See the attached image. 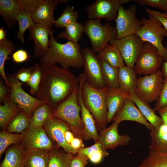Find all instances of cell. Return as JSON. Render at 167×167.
Here are the masks:
<instances>
[{"label": "cell", "instance_id": "cell-1", "mask_svg": "<svg viewBox=\"0 0 167 167\" xmlns=\"http://www.w3.org/2000/svg\"><path fill=\"white\" fill-rule=\"evenodd\" d=\"M40 64L42 67L41 80L38 91L35 95L53 111L79 86L78 78L67 69L55 64Z\"/></svg>", "mask_w": 167, "mask_h": 167}, {"label": "cell", "instance_id": "cell-2", "mask_svg": "<svg viewBox=\"0 0 167 167\" xmlns=\"http://www.w3.org/2000/svg\"><path fill=\"white\" fill-rule=\"evenodd\" d=\"M54 30L51 32L49 48L40 57V63L55 64L59 63L62 68L65 69L70 67L75 68L83 67L82 49L78 43L68 41L65 44L58 42L54 37Z\"/></svg>", "mask_w": 167, "mask_h": 167}, {"label": "cell", "instance_id": "cell-3", "mask_svg": "<svg viewBox=\"0 0 167 167\" xmlns=\"http://www.w3.org/2000/svg\"><path fill=\"white\" fill-rule=\"evenodd\" d=\"M78 78L81 97L87 108L93 116L97 131L105 128L108 111L106 102V95L108 88H95L87 82L84 73Z\"/></svg>", "mask_w": 167, "mask_h": 167}, {"label": "cell", "instance_id": "cell-4", "mask_svg": "<svg viewBox=\"0 0 167 167\" xmlns=\"http://www.w3.org/2000/svg\"><path fill=\"white\" fill-rule=\"evenodd\" d=\"M78 88L79 86L67 100L53 111L52 116L64 121L75 137L86 140L84 125L80 115V108L78 101Z\"/></svg>", "mask_w": 167, "mask_h": 167}, {"label": "cell", "instance_id": "cell-5", "mask_svg": "<svg viewBox=\"0 0 167 167\" xmlns=\"http://www.w3.org/2000/svg\"><path fill=\"white\" fill-rule=\"evenodd\" d=\"M84 32L90 41L91 49L95 54L104 49L109 43L115 39L117 35L116 27L108 22L103 25L99 19L86 20Z\"/></svg>", "mask_w": 167, "mask_h": 167}, {"label": "cell", "instance_id": "cell-6", "mask_svg": "<svg viewBox=\"0 0 167 167\" xmlns=\"http://www.w3.org/2000/svg\"><path fill=\"white\" fill-rule=\"evenodd\" d=\"M142 25L136 35L144 43L148 42L155 47L159 51L165 61L167 58V48L163 44L165 37H167V31L157 20L149 16L148 19L142 17Z\"/></svg>", "mask_w": 167, "mask_h": 167}, {"label": "cell", "instance_id": "cell-7", "mask_svg": "<svg viewBox=\"0 0 167 167\" xmlns=\"http://www.w3.org/2000/svg\"><path fill=\"white\" fill-rule=\"evenodd\" d=\"M164 78L159 69L155 72L138 78L136 94L146 104L157 100L161 95Z\"/></svg>", "mask_w": 167, "mask_h": 167}, {"label": "cell", "instance_id": "cell-8", "mask_svg": "<svg viewBox=\"0 0 167 167\" xmlns=\"http://www.w3.org/2000/svg\"><path fill=\"white\" fill-rule=\"evenodd\" d=\"M7 79L10 86L11 99L31 118L35 110L45 104L44 102L25 92L22 87L23 83L16 78L15 74L9 75Z\"/></svg>", "mask_w": 167, "mask_h": 167}, {"label": "cell", "instance_id": "cell-9", "mask_svg": "<svg viewBox=\"0 0 167 167\" xmlns=\"http://www.w3.org/2000/svg\"><path fill=\"white\" fill-rule=\"evenodd\" d=\"M163 61L157 49L152 44L145 42L134 69L137 75H150L159 69Z\"/></svg>", "mask_w": 167, "mask_h": 167}, {"label": "cell", "instance_id": "cell-10", "mask_svg": "<svg viewBox=\"0 0 167 167\" xmlns=\"http://www.w3.org/2000/svg\"><path fill=\"white\" fill-rule=\"evenodd\" d=\"M137 11V7L135 4L131 5L126 10L122 5L120 6L115 19L117 30L115 39L136 34L142 25L141 19H138L136 16Z\"/></svg>", "mask_w": 167, "mask_h": 167}, {"label": "cell", "instance_id": "cell-11", "mask_svg": "<svg viewBox=\"0 0 167 167\" xmlns=\"http://www.w3.org/2000/svg\"><path fill=\"white\" fill-rule=\"evenodd\" d=\"M118 49L126 65L134 69L144 43L137 35L115 39L109 43Z\"/></svg>", "mask_w": 167, "mask_h": 167}, {"label": "cell", "instance_id": "cell-12", "mask_svg": "<svg viewBox=\"0 0 167 167\" xmlns=\"http://www.w3.org/2000/svg\"><path fill=\"white\" fill-rule=\"evenodd\" d=\"M81 53L84 61V73L87 82L95 88L101 89L105 87L99 61L95 54L88 48L82 49Z\"/></svg>", "mask_w": 167, "mask_h": 167}, {"label": "cell", "instance_id": "cell-13", "mask_svg": "<svg viewBox=\"0 0 167 167\" xmlns=\"http://www.w3.org/2000/svg\"><path fill=\"white\" fill-rule=\"evenodd\" d=\"M43 126L49 137L56 143L58 147L62 148L66 152L74 156L77 154L78 151L65 140V132L70 129L66 122L51 116L46 121Z\"/></svg>", "mask_w": 167, "mask_h": 167}, {"label": "cell", "instance_id": "cell-14", "mask_svg": "<svg viewBox=\"0 0 167 167\" xmlns=\"http://www.w3.org/2000/svg\"><path fill=\"white\" fill-rule=\"evenodd\" d=\"M22 134V141L27 150H41L50 152L58 148L54 146L43 126L27 129Z\"/></svg>", "mask_w": 167, "mask_h": 167}, {"label": "cell", "instance_id": "cell-15", "mask_svg": "<svg viewBox=\"0 0 167 167\" xmlns=\"http://www.w3.org/2000/svg\"><path fill=\"white\" fill-rule=\"evenodd\" d=\"M120 0H96L85 9L89 19L103 18L109 21L115 20L118 14Z\"/></svg>", "mask_w": 167, "mask_h": 167}, {"label": "cell", "instance_id": "cell-16", "mask_svg": "<svg viewBox=\"0 0 167 167\" xmlns=\"http://www.w3.org/2000/svg\"><path fill=\"white\" fill-rule=\"evenodd\" d=\"M28 30V40H32L34 43V54L38 58L41 57L49 48L51 28L43 24H36Z\"/></svg>", "mask_w": 167, "mask_h": 167}, {"label": "cell", "instance_id": "cell-17", "mask_svg": "<svg viewBox=\"0 0 167 167\" xmlns=\"http://www.w3.org/2000/svg\"><path fill=\"white\" fill-rule=\"evenodd\" d=\"M119 123L113 121L109 127L100 131L99 141L105 149H114L120 146H126L131 141L129 135L119 134L118 128Z\"/></svg>", "mask_w": 167, "mask_h": 167}, {"label": "cell", "instance_id": "cell-18", "mask_svg": "<svg viewBox=\"0 0 167 167\" xmlns=\"http://www.w3.org/2000/svg\"><path fill=\"white\" fill-rule=\"evenodd\" d=\"M113 121L119 123L125 121H134L142 124L150 131L154 128L144 118L139 109L135 106V103L130 99L125 101Z\"/></svg>", "mask_w": 167, "mask_h": 167}, {"label": "cell", "instance_id": "cell-19", "mask_svg": "<svg viewBox=\"0 0 167 167\" xmlns=\"http://www.w3.org/2000/svg\"><path fill=\"white\" fill-rule=\"evenodd\" d=\"M66 0H44L43 2L32 14L36 24H43L52 28L55 24L54 16L55 9L59 3H67Z\"/></svg>", "mask_w": 167, "mask_h": 167}, {"label": "cell", "instance_id": "cell-20", "mask_svg": "<svg viewBox=\"0 0 167 167\" xmlns=\"http://www.w3.org/2000/svg\"><path fill=\"white\" fill-rule=\"evenodd\" d=\"M130 93L119 88H108L106 95V102L108 109L107 123L111 122L123 106L125 101L129 99Z\"/></svg>", "mask_w": 167, "mask_h": 167}, {"label": "cell", "instance_id": "cell-21", "mask_svg": "<svg viewBox=\"0 0 167 167\" xmlns=\"http://www.w3.org/2000/svg\"><path fill=\"white\" fill-rule=\"evenodd\" d=\"M77 98L80 108L81 118L84 125V134L86 140L92 139L95 143L99 141V134L97 132L95 120L83 101L79 86Z\"/></svg>", "mask_w": 167, "mask_h": 167}, {"label": "cell", "instance_id": "cell-22", "mask_svg": "<svg viewBox=\"0 0 167 167\" xmlns=\"http://www.w3.org/2000/svg\"><path fill=\"white\" fill-rule=\"evenodd\" d=\"M21 11L16 0H0V15L8 28L16 25L18 16Z\"/></svg>", "mask_w": 167, "mask_h": 167}, {"label": "cell", "instance_id": "cell-23", "mask_svg": "<svg viewBox=\"0 0 167 167\" xmlns=\"http://www.w3.org/2000/svg\"><path fill=\"white\" fill-rule=\"evenodd\" d=\"M134 69L124 65L118 68L119 88L130 94H136L137 80Z\"/></svg>", "mask_w": 167, "mask_h": 167}, {"label": "cell", "instance_id": "cell-24", "mask_svg": "<svg viewBox=\"0 0 167 167\" xmlns=\"http://www.w3.org/2000/svg\"><path fill=\"white\" fill-rule=\"evenodd\" d=\"M149 135L151 143L148 149L150 151L167 152V126L165 123L150 130Z\"/></svg>", "mask_w": 167, "mask_h": 167}, {"label": "cell", "instance_id": "cell-25", "mask_svg": "<svg viewBox=\"0 0 167 167\" xmlns=\"http://www.w3.org/2000/svg\"><path fill=\"white\" fill-rule=\"evenodd\" d=\"M26 151L23 146L15 145L8 148L0 167H24Z\"/></svg>", "mask_w": 167, "mask_h": 167}, {"label": "cell", "instance_id": "cell-26", "mask_svg": "<svg viewBox=\"0 0 167 167\" xmlns=\"http://www.w3.org/2000/svg\"><path fill=\"white\" fill-rule=\"evenodd\" d=\"M130 99L135 103L146 119L154 127L157 128L164 122L161 118L155 113L148 104L141 100L135 94H130Z\"/></svg>", "mask_w": 167, "mask_h": 167}, {"label": "cell", "instance_id": "cell-27", "mask_svg": "<svg viewBox=\"0 0 167 167\" xmlns=\"http://www.w3.org/2000/svg\"><path fill=\"white\" fill-rule=\"evenodd\" d=\"M24 167H48L49 152L41 150H26Z\"/></svg>", "mask_w": 167, "mask_h": 167}, {"label": "cell", "instance_id": "cell-28", "mask_svg": "<svg viewBox=\"0 0 167 167\" xmlns=\"http://www.w3.org/2000/svg\"><path fill=\"white\" fill-rule=\"evenodd\" d=\"M96 55L98 59L103 60L116 68L125 65L119 51L115 45H108Z\"/></svg>", "mask_w": 167, "mask_h": 167}, {"label": "cell", "instance_id": "cell-29", "mask_svg": "<svg viewBox=\"0 0 167 167\" xmlns=\"http://www.w3.org/2000/svg\"><path fill=\"white\" fill-rule=\"evenodd\" d=\"M0 105V126L4 130L12 119L21 110L19 106L10 97Z\"/></svg>", "mask_w": 167, "mask_h": 167}, {"label": "cell", "instance_id": "cell-30", "mask_svg": "<svg viewBox=\"0 0 167 167\" xmlns=\"http://www.w3.org/2000/svg\"><path fill=\"white\" fill-rule=\"evenodd\" d=\"M98 60L105 86L109 88H118V68L111 66L103 60Z\"/></svg>", "mask_w": 167, "mask_h": 167}, {"label": "cell", "instance_id": "cell-31", "mask_svg": "<svg viewBox=\"0 0 167 167\" xmlns=\"http://www.w3.org/2000/svg\"><path fill=\"white\" fill-rule=\"evenodd\" d=\"M78 153L87 156L90 161L94 164L100 163L109 155L99 141L95 143L93 145L90 147L83 148L79 150Z\"/></svg>", "mask_w": 167, "mask_h": 167}, {"label": "cell", "instance_id": "cell-32", "mask_svg": "<svg viewBox=\"0 0 167 167\" xmlns=\"http://www.w3.org/2000/svg\"><path fill=\"white\" fill-rule=\"evenodd\" d=\"M15 49V44L9 39L6 38L0 41V74L9 88L10 86L5 72L4 64L5 61L9 59V55L12 54Z\"/></svg>", "mask_w": 167, "mask_h": 167}, {"label": "cell", "instance_id": "cell-33", "mask_svg": "<svg viewBox=\"0 0 167 167\" xmlns=\"http://www.w3.org/2000/svg\"><path fill=\"white\" fill-rule=\"evenodd\" d=\"M52 110L47 104L45 103L39 106L34 111L27 129L42 127L47 120L52 116Z\"/></svg>", "mask_w": 167, "mask_h": 167}, {"label": "cell", "instance_id": "cell-34", "mask_svg": "<svg viewBox=\"0 0 167 167\" xmlns=\"http://www.w3.org/2000/svg\"><path fill=\"white\" fill-rule=\"evenodd\" d=\"M74 156L57 148L49 152L48 167H70Z\"/></svg>", "mask_w": 167, "mask_h": 167}, {"label": "cell", "instance_id": "cell-35", "mask_svg": "<svg viewBox=\"0 0 167 167\" xmlns=\"http://www.w3.org/2000/svg\"><path fill=\"white\" fill-rule=\"evenodd\" d=\"M31 118L21 110L10 121L7 126V132L21 134L28 128Z\"/></svg>", "mask_w": 167, "mask_h": 167}, {"label": "cell", "instance_id": "cell-36", "mask_svg": "<svg viewBox=\"0 0 167 167\" xmlns=\"http://www.w3.org/2000/svg\"><path fill=\"white\" fill-rule=\"evenodd\" d=\"M65 28V30L61 32L56 38H62L68 41L78 43L84 32V26L77 22L69 24Z\"/></svg>", "mask_w": 167, "mask_h": 167}, {"label": "cell", "instance_id": "cell-37", "mask_svg": "<svg viewBox=\"0 0 167 167\" xmlns=\"http://www.w3.org/2000/svg\"><path fill=\"white\" fill-rule=\"evenodd\" d=\"M138 167H167V152L160 153L150 151Z\"/></svg>", "mask_w": 167, "mask_h": 167}, {"label": "cell", "instance_id": "cell-38", "mask_svg": "<svg viewBox=\"0 0 167 167\" xmlns=\"http://www.w3.org/2000/svg\"><path fill=\"white\" fill-rule=\"evenodd\" d=\"M19 29L16 37L22 43L24 42V34L26 30L34 25L36 23L33 19L32 13L22 10L18 18Z\"/></svg>", "mask_w": 167, "mask_h": 167}, {"label": "cell", "instance_id": "cell-39", "mask_svg": "<svg viewBox=\"0 0 167 167\" xmlns=\"http://www.w3.org/2000/svg\"><path fill=\"white\" fill-rule=\"evenodd\" d=\"M79 11L74 6H68L63 11L60 16L55 20V25L57 28H65L69 24L77 22Z\"/></svg>", "mask_w": 167, "mask_h": 167}, {"label": "cell", "instance_id": "cell-40", "mask_svg": "<svg viewBox=\"0 0 167 167\" xmlns=\"http://www.w3.org/2000/svg\"><path fill=\"white\" fill-rule=\"evenodd\" d=\"M22 134L10 133L3 130L0 133V157L10 145L22 141Z\"/></svg>", "mask_w": 167, "mask_h": 167}, {"label": "cell", "instance_id": "cell-41", "mask_svg": "<svg viewBox=\"0 0 167 167\" xmlns=\"http://www.w3.org/2000/svg\"><path fill=\"white\" fill-rule=\"evenodd\" d=\"M33 67L31 75L27 84L30 87L31 93L35 95L38 91L41 78L42 67L40 64H36Z\"/></svg>", "mask_w": 167, "mask_h": 167}, {"label": "cell", "instance_id": "cell-42", "mask_svg": "<svg viewBox=\"0 0 167 167\" xmlns=\"http://www.w3.org/2000/svg\"><path fill=\"white\" fill-rule=\"evenodd\" d=\"M22 10L33 13L44 0H16Z\"/></svg>", "mask_w": 167, "mask_h": 167}, {"label": "cell", "instance_id": "cell-43", "mask_svg": "<svg viewBox=\"0 0 167 167\" xmlns=\"http://www.w3.org/2000/svg\"><path fill=\"white\" fill-rule=\"evenodd\" d=\"M167 106V77L164 79L162 91L156 104L154 109L155 111L163 107Z\"/></svg>", "mask_w": 167, "mask_h": 167}, {"label": "cell", "instance_id": "cell-44", "mask_svg": "<svg viewBox=\"0 0 167 167\" xmlns=\"http://www.w3.org/2000/svg\"><path fill=\"white\" fill-rule=\"evenodd\" d=\"M145 11L149 16H151L159 21L167 31V13L146 8Z\"/></svg>", "mask_w": 167, "mask_h": 167}, {"label": "cell", "instance_id": "cell-45", "mask_svg": "<svg viewBox=\"0 0 167 167\" xmlns=\"http://www.w3.org/2000/svg\"><path fill=\"white\" fill-rule=\"evenodd\" d=\"M133 1L140 5H148L165 11L166 0H134Z\"/></svg>", "mask_w": 167, "mask_h": 167}, {"label": "cell", "instance_id": "cell-46", "mask_svg": "<svg viewBox=\"0 0 167 167\" xmlns=\"http://www.w3.org/2000/svg\"><path fill=\"white\" fill-rule=\"evenodd\" d=\"M33 67L22 68L17 71L15 75L16 78L22 83H27L32 74Z\"/></svg>", "mask_w": 167, "mask_h": 167}, {"label": "cell", "instance_id": "cell-47", "mask_svg": "<svg viewBox=\"0 0 167 167\" xmlns=\"http://www.w3.org/2000/svg\"><path fill=\"white\" fill-rule=\"evenodd\" d=\"M31 57L27 51L20 49L14 52L11 58L14 62L20 63L28 61Z\"/></svg>", "mask_w": 167, "mask_h": 167}, {"label": "cell", "instance_id": "cell-48", "mask_svg": "<svg viewBox=\"0 0 167 167\" xmlns=\"http://www.w3.org/2000/svg\"><path fill=\"white\" fill-rule=\"evenodd\" d=\"M88 157L82 154L77 153L72 158L70 167H85L88 164Z\"/></svg>", "mask_w": 167, "mask_h": 167}, {"label": "cell", "instance_id": "cell-49", "mask_svg": "<svg viewBox=\"0 0 167 167\" xmlns=\"http://www.w3.org/2000/svg\"><path fill=\"white\" fill-rule=\"evenodd\" d=\"M10 88L2 80L0 81V102L1 104L10 97Z\"/></svg>", "mask_w": 167, "mask_h": 167}, {"label": "cell", "instance_id": "cell-50", "mask_svg": "<svg viewBox=\"0 0 167 167\" xmlns=\"http://www.w3.org/2000/svg\"><path fill=\"white\" fill-rule=\"evenodd\" d=\"M70 145L74 149L78 151L84 147L83 139L75 137L71 142Z\"/></svg>", "mask_w": 167, "mask_h": 167}, {"label": "cell", "instance_id": "cell-51", "mask_svg": "<svg viewBox=\"0 0 167 167\" xmlns=\"http://www.w3.org/2000/svg\"><path fill=\"white\" fill-rule=\"evenodd\" d=\"M157 111L164 123L167 126V106L161 108Z\"/></svg>", "mask_w": 167, "mask_h": 167}, {"label": "cell", "instance_id": "cell-52", "mask_svg": "<svg viewBox=\"0 0 167 167\" xmlns=\"http://www.w3.org/2000/svg\"><path fill=\"white\" fill-rule=\"evenodd\" d=\"M64 137L66 142L70 145L71 142L75 137V136L70 129H68L65 132Z\"/></svg>", "mask_w": 167, "mask_h": 167}, {"label": "cell", "instance_id": "cell-53", "mask_svg": "<svg viewBox=\"0 0 167 167\" xmlns=\"http://www.w3.org/2000/svg\"><path fill=\"white\" fill-rule=\"evenodd\" d=\"M164 78L167 77V58L166 60L162 62L161 70Z\"/></svg>", "mask_w": 167, "mask_h": 167}, {"label": "cell", "instance_id": "cell-54", "mask_svg": "<svg viewBox=\"0 0 167 167\" xmlns=\"http://www.w3.org/2000/svg\"><path fill=\"white\" fill-rule=\"evenodd\" d=\"M6 31L5 30L4 28L2 27L0 28V41L5 39L6 37Z\"/></svg>", "mask_w": 167, "mask_h": 167}, {"label": "cell", "instance_id": "cell-55", "mask_svg": "<svg viewBox=\"0 0 167 167\" xmlns=\"http://www.w3.org/2000/svg\"><path fill=\"white\" fill-rule=\"evenodd\" d=\"M131 0H120L121 5L128 3Z\"/></svg>", "mask_w": 167, "mask_h": 167}, {"label": "cell", "instance_id": "cell-56", "mask_svg": "<svg viewBox=\"0 0 167 167\" xmlns=\"http://www.w3.org/2000/svg\"><path fill=\"white\" fill-rule=\"evenodd\" d=\"M165 11V12L167 13V0H166V4Z\"/></svg>", "mask_w": 167, "mask_h": 167}]
</instances>
